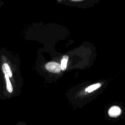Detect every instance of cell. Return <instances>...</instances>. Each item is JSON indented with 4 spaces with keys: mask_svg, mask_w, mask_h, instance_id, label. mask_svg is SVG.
<instances>
[{
    "mask_svg": "<svg viewBox=\"0 0 125 125\" xmlns=\"http://www.w3.org/2000/svg\"><path fill=\"white\" fill-rule=\"evenodd\" d=\"M45 68L49 72L52 73H59L60 72L61 65L56 62H49L45 64Z\"/></svg>",
    "mask_w": 125,
    "mask_h": 125,
    "instance_id": "1",
    "label": "cell"
},
{
    "mask_svg": "<svg viewBox=\"0 0 125 125\" xmlns=\"http://www.w3.org/2000/svg\"><path fill=\"white\" fill-rule=\"evenodd\" d=\"M122 111L121 108L116 105L111 106L108 111V115L110 117L117 118L121 114Z\"/></svg>",
    "mask_w": 125,
    "mask_h": 125,
    "instance_id": "2",
    "label": "cell"
},
{
    "mask_svg": "<svg viewBox=\"0 0 125 125\" xmlns=\"http://www.w3.org/2000/svg\"><path fill=\"white\" fill-rule=\"evenodd\" d=\"M2 70L4 75H6L9 78H11L12 76V73L9 65L7 63H3L2 66Z\"/></svg>",
    "mask_w": 125,
    "mask_h": 125,
    "instance_id": "3",
    "label": "cell"
},
{
    "mask_svg": "<svg viewBox=\"0 0 125 125\" xmlns=\"http://www.w3.org/2000/svg\"><path fill=\"white\" fill-rule=\"evenodd\" d=\"M101 83H97L95 84H92V85L87 87L85 89V91L88 93H90V92H92L94 91V90L98 89L99 88H100L101 87Z\"/></svg>",
    "mask_w": 125,
    "mask_h": 125,
    "instance_id": "4",
    "label": "cell"
},
{
    "mask_svg": "<svg viewBox=\"0 0 125 125\" xmlns=\"http://www.w3.org/2000/svg\"><path fill=\"white\" fill-rule=\"evenodd\" d=\"M68 56L64 55L63 56L61 62V69L62 70H64L66 69L67 67V63L68 60Z\"/></svg>",
    "mask_w": 125,
    "mask_h": 125,
    "instance_id": "5",
    "label": "cell"
},
{
    "mask_svg": "<svg viewBox=\"0 0 125 125\" xmlns=\"http://www.w3.org/2000/svg\"><path fill=\"white\" fill-rule=\"evenodd\" d=\"M4 77H5V80H6L7 90L9 93H12V91H13V87H12V85L11 84V82L9 80V78L6 75H4Z\"/></svg>",
    "mask_w": 125,
    "mask_h": 125,
    "instance_id": "6",
    "label": "cell"
},
{
    "mask_svg": "<svg viewBox=\"0 0 125 125\" xmlns=\"http://www.w3.org/2000/svg\"><path fill=\"white\" fill-rule=\"evenodd\" d=\"M0 125H1L0 124ZM14 125H28L25 122H23V121H19L18 122H17Z\"/></svg>",
    "mask_w": 125,
    "mask_h": 125,
    "instance_id": "7",
    "label": "cell"
}]
</instances>
